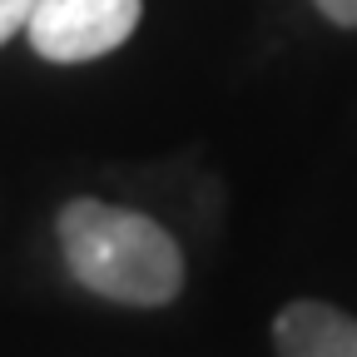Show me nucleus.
<instances>
[{"instance_id":"nucleus-1","label":"nucleus","mask_w":357,"mask_h":357,"mask_svg":"<svg viewBox=\"0 0 357 357\" xmlns=\"http://www.w3.org/2000/svg\"><path fill=\"white\" fill-rule=\"evenodd\" d=\"M60 253L79 288L129 307H164L184 288V253L149 213L75 199L60 208Z\"/></svg>"},{"instance_id":"nucleus-2","label":"nucleus","mask_w":357,"mask_h":357,"mask_svg":"<svg viewBox=\"0 0 357 357\" xmlns=\"http://www.w3.org/2000/svg\"><path fill=\"white\" fill-rule=\"evenodd\" d=\"M144 0H35L30 10V45L55 65L100 60L134 35Z\"/></svg>"},{"instance_id":"nucleus-3","label":"nucleus","mask_w":357,"mask_h":357,"mask_svg":"<svg viewBox=\"0 0 357 357\" xmlns=\"http://www.w3.org/2000/svg\"><path fill=\"white\" fill-rule=\"evenodd\" d=\"M278 357H357V318L328 303H288L273 323Z\"/></svg>"},{"instance_id":"nucleus-4","label":"nucleus","mask_w":357,"mask_h":357,"mask_svg":"<svg viewBox=\"0 0 357 357\" xmlns=\"http://www.w3.org/2000/svg\"><path fill=\"white\" fill-rule=\"evenodd\" d=\"M30 10H35V0H0V45L30 25Z\"/></svg>"},{"instance_id":"nucleus-5","label":"nucleus","mask_w":357,"mask_h":357,"mask_svg":"<svg viewBox=\"0 0 357 357\" xmlns=\"http://www.w3.org/2000/svg\"><path fill=\"white\" fill-rule=\"evenodd\" d=\"M318 10H323L328 20H337V25H352V30H357V0H318Z\"/></svg>"}]
</instances>
